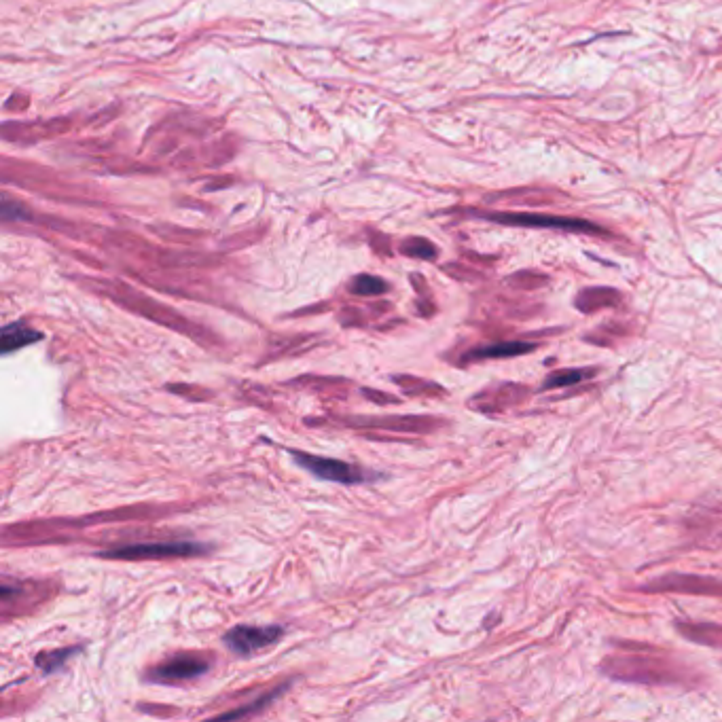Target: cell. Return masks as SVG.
I'll return each instance as SVG.
<instances>
[{
  "label": "cell",
  "instance_id": "cell-1",
  "mask_svg": "<svg viewBox=\"0 0 722 722\" xmlns=\"http://www.w3.org/2000/svg\"><path fill=\"white\" fill-rule=\"evenodd\" d=\"M602 672L615 680L638 684H667L676 682L674 667L661 659L638 655H615L602 663Z\"/></svg>",
  "mask_w": 722,
  "mask_h": 722
},
{
  "label": "cell",
  "instance_id": "cell-2",
  "mask_svg": "<svg viewBox=\"0 0 722 722\" xmlns=\"http://www.w3.org/2000/svg\"><path fill=\"white\" fill-rule=\"evenodd\" d=\"M210 551V545L197 540H170V543H136L96 553L102 559L117 562H142V559H170V557H197Z\"/></svg>",
  "mask_w": 722,
  "mask_h": 722
},
{
  "label": "cell",
  "instance_id": "cell-3",
  "mask_svg": "<svg viewBox=\"0 0 722 722\" xmlns=\"http://www.w3.org/2000/svg\"><path fill=\"white\" fill-rule=\"evenodd\" d=\"M293 462L308 471L310 475L322 479V481H333V483H341V485H358V483H367L377 479L379 475L375 473H365L360 466L348 464L344 460H335V458H327V456H314L308 454V451H299V449H288Z\"/></svg>",
  "mask_w": 722,
  "mask_h": 722
},
{
  "label": "cell",
  "instance_id": "cell-4",
  "mask_svg": "<svg viewBox=\"0 0 722 722\" xmlns=\"http://www.w3.org/2000/svg\"><path fill=\"white\" fill-rule=\"evenodd\" d=\"M214 659L210 653H176L161 663L153 665L144 676L147 682L153 684H180L204 676Z\"/></svg>",
  "mask_w": 722,
  "mask_h": 722
},
{
  "label": "cell",
  "instance_id": "cell-5",
  "mask_svg": "<svg viewBox=\"0 0 722 722\" xmlns=\"http://www.w3.org/2000/svg\"><path fill=\"white\" fill-rule=\"evenodd\" d=\"M284 636L282 625H236L223 636V644L233 655L252 657L265 651Z\"/></svg>",
  "mask_w": 722,
  "mask_h": 722
},
{
  "label": "cell",
  "instance_id": "cell-6",
  "mask_svg": "<svg viewBox=\"0 0 722 722\" xmlns=\"http://www.w3.org/2000/svg\"><path fill=\"white\" fill-rule=\"evenodd\" d=\"M646 593H689V595H714L722 598V581L714 576H701V574H665L659 579L651 581L648 585L640 587Z\"/></svg>",
  "mask_w": 722,
  "mask_h": 722
},
{
  "label": "cell",
  "instance_id": "cell-7",
  "mask_svg": "<svg viewBox=\"0 0 722 722\" xmlns=\"http://www.w3.org/2000/svg\"><path fill=\"white\" fill-rule=\"evenodd\" d=\"M492 221L504 225H523V227H551V229H568V231H600L587 221L576 219H559V216H538V214H494Z\"/></svg>",
  "mask_w": 722,
  "mask_h": 722
},
{
  "label": "cell",
  "instance_id": "cell-8",
  "mask_svg": "<svg viewBox=\"0 0 722 722\" xmlns=\"http://www.w3.org/2000/svg\"><path fill=\"white\" fill-rule=\"evenodd\" d=\"M538 344L532 341H502V344L494 346H481L473 348L468 354H464V363H477V360H492V358H513V356H526L534 352Z\"/></svg>",
  "mask_w": 722,
  "mask_h": 722
},
{
  "label": "cell",
  "instance_id": "cell-9",
  "mask_svg": "<svg viewBox=\"0 0 722 722\" xmlns=\"http://www.w3.org/2000/svg\"><path fill=\"white\" fill-rule=\"evenodd\" d=\"M621 303V295L612 288H585L579 295H576L574 305L583 314H593L602 308H612V305Z\"/></svg>",
  "mask_w": 722,
  "mask_h": 722
},
{
  "label": "cell",
  "instance_id": "cell-10",
  "mask_svg": "<svg viewBox=\"0 0 722 722\" xmlns=\"http://www.w3.org/2000/svg\"><path fill=\"white\" fill-rule=\"evenodd\" d=\"M43 333L28 329L24 322H13L7 324L3 329V341H0V348H3V354H11L15 350H20L28 344H34V341H41Z\"/></svg>",
  "mask_w": 722,
  "mask_h": 722
},
{
  "label": "cell",
  "instance_id": "cell-11",
  "mask_svg": "<svg viewBox=\"0 0 722 722\" xmlns=\"http://www.w3.org/2000/svg\"><path fill=\"white\" fill-rule=\"evenodd\" d=\"M676 629L680 634L695 642L706 646H722V625L716 623H678Z\"/></svg>",
  "mask_w": 722,
  "mask_h": 722
},
{
  "label": "cell",
  "instance_id": "cell-12",
  "mask_svg": "<svg viewBox=\"0 0 722 722\" xmlns=\"http://www.w3.org/2000/svg\"><path fill=\"white\" fill-rule=\"evenodd\" d=\"M494 396H492V405H487L485 411H504L513 405H519L528 399V394L532 392L528 386L521 384H513V382H504L496 388H492Z\"/></svg>",
  "mask_w": 722,
  "mask_h": 722
},
{
  "label": "cell",
  "instance_id": "cell-13",
  "mask_svg": "<svg viewBox=\"0 0 722 722\" xmlns=\"http://www.w3.org/2000/svg\"><path fill=\"white\" fill-rule=\"evenodd\" d=\"M598 373V369H562V371H553L551 375L545 377L543 386L540 390H557V388H570L581 384L583 379H589Z\"/></svg>",
  "mask_w": 722,
  "mask_h": 722
},
{
  "label": "cell",
  "instance_id": "cell-14",
  "mask_svg": "<svg viewBox=\"0 0 722 722\" xmlns=\"http://www.w3.org/2000/svg\"><path fill=\"white\" fill-rule=\"evenodd\" d=\"M77 653H81V646H70V648H58V651L51 653H41L39 657L34 659L36 667H41L45 674H53L58 672L64 663H68V659L75 657Z\"/></svg>",
  "mask_w": 722,
  "mask_h": 722
},
{
  "label": "cell",
  "instance_id": "cell-15",
  "mask_svg": "<svg viewBox=\"0 0 722 722\" xmlns=\"http://www.w3.org/2000/svg\"><path fill=\"white\" fill-rule=\"evenodd\" d=\"M352 293L356 295H363V297H373V295H384L388 291V284L382 280V278H375V276H358L354 282H352Z\"/></svg>",
  "mask_w": 722,
  "mask_h": 722
},
{
  "label": "cell",
  "instance_id": "cell-16",
  "mask_svg": "<svg viewBox=\"0 0 722 722\" xmlns=\"http://www.w3.org/2000/svg\"><path fill=\"white\" fill-rule=\"evenodd\" d=\"M286 689H288V687L284 684V687H280L276 693H269V695L261 697L259 701H252V703H248V708H240V710H236V712L221 714V718H223V720H229V718H244V716H250V714H255V712H261V710L267 706V703H272L274 699H278V697H280Z\"/></svg>",
  "mask_w": 722,
  "mask_h": 722
},
{
  "label": "cell",
  "instance_id": "cell-17",
  "mask_svg": "<svg viewBox=\"0 0 722 722\" xmlns=\"http://www.w3.org/2000/svg\"><path fill=\"white\" fill-rule=\"evenodd\" d=\"M403 250L407 252V255H411V257H420V259H432V257L437 255L435 246L428 244V242H424V240H411L409 244H405V248H403Z\"/></svg>",
  "mask_w": 722,
  "mask_h": 722
}]
</instances>
